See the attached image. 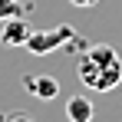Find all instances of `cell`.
<instances>
[{"label": "cell", "mask_w": 122, "mask_h": 122, "mask_svg": "<svg viewBox=\"0 0 122 122\" xmlns=\"http://www.w3.org/2000/svg\"><path fill=\"white\" fill-rule=\"evenodd\" d=\"M76 76L92 92H112L116 86H122V56L109 43L86 46L76 63Z\"/></svg>", "instance_id": "obj_1"}, {"label": "cell", "mask_w": 122, "mask_h": 122, "mask_svg": "<svg viewBox=\"0 0 122 122\" xmlns=\"http://www.w3.org/2000/svg\"><path fill=\"white\" fill-rule=\"evenodd\" d=\"M66 116H69V122H92V102L86 96H73L66 102Z\"/></svg>", "instance_id": "obj_5"}, {"label": "cell", "mask_w": 122, "mask_h": 122, "mask_svg": "<svg viewBox=\"0 0 122 122\" xmlns=\"http://www.w3.org/2000/svg\"><path fill=\"white\" fill-rule=\"evenodd\" d=\"M26 36H30V23L23 20V17L3 20V26H0V43H3V46H23Z\"/></svg>", "instance_id": "obj_3"}, {"label": "cell", "mask_w": 122, "mask_h": 122, "mask_svg": "<svg viewBox=\"0 0 122 122\" xmlns=\"http://www.w3.org/2000/svg\"><path fill=\"white\" fill-rule=\"evenodd\" d=\"M69 3H73V7H96L99 0H69Z\"/></svg>", "instance_id": "obj_7"}, {"label": "cell", "mask_w": 122, "mask_h": 122, "mask_svg": "<svg viewBox=\"0 0 122 122\" xmlns=\"http://www.w3.org/2000/svg\"><path fill=\"white\" fill-rule=\"evenodd\" d=\"M76 36V30L69 26V23H60V26H53V30H30V36H26V50L33 53V56H46V53H53V50H60L63 43H69Z\"/></svg>", "instance_id": "obj_2"}, {"label": "cell", "mask_w": 122, "mask_h": 122, "mask_svg": "<svg viewBox=\"0 0 122 122\" xmlns=\"http://www.w3.org/2000/svg\"><path fill=\"white\" fill-rule=\"evenodd\" d=\"M23 86L36 99H56L60 96V79L56 76H23Z\"/></svg>", "instance_id": "obj_4"}, {"label": "cell", "mask_w": 122, "mask_h": 122, "mask_svg": "<svg viewBox=\"0 0 122 122\" xmlns=\"http://www.w3.org/2000/svg\"><path fill=\"white\" fill-rule=\"evenodd\" d=\"M0 122H33L30 112H23V109H10V112H3V119Z\"/></svg>", "instance_id": "obj_6"}]
</instances>
